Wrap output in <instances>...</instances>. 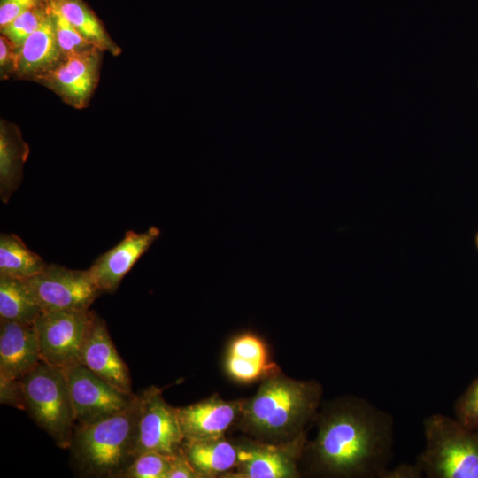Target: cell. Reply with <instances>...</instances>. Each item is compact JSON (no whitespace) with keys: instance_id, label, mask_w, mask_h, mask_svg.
I'll use <instances>...</instances> for the list:
<instances>
[{"instance_id":"obj_3","label":"cell","mask_w":478,"mask_h":478,"mask_svg":"<svg viewBox=\"0 0 478 478\" xmlns=\"http://www.w3.org/2000/svg\"><path fill=\"white\" fill-rule=\"evenodd\" d=\"M140 397L121 412L75 427L71 449L78 467L96 477H119L133 460Z\"/></svg>"},{"instance_id":"obj_4","label":"cell","mask_w":478,"mask_h":478,"mask_svg":"<svg viewBox=\"0 0 478 478\" xmlns=\"http://www.w3.org/2000/svg\"><path fill=\"white\" fill-rule=\"evenodd\" d=\"M425 444L418 455L428 478H478V430L457 418L433 413L423 420Z\"/></svg>"},{"instance_id":"obj_8","label":"cell","mask_w":478,"mask_h":478,"mask_svg":"<svg viewBox=\"0 0 478 478\" xmlns=\"http://www.w3.org/2000/svg\"><path fill=\"white\" fill-rule=\"evenodd\" d=\"M306 443V433L281 442L269 443L245 438L235 443L236 466L225 477L294 478L299 476L298 462Z\"/></svg>"},{"instance_id":"obj_32","label":"cell","mask_w":478,"mask_h":478,"mask_svg":"<svg viewBox=\"0 0 478 478\" xmlns=\"http://www.w3.org/2000/svg\"><path fill=\"white\" fill-rule=\"evenodd\" d=\"M476 246H477V249H478V234L476 235Z\"/></svg>"},{"instance_id":"obj_12","label":"cell","mask_w":478,"mask_h":478,"mask_svg":"<svg viewBox=\"0 0 478 478\" xmlns=\"http://www.w3.org/2000/svg\"><path fill=\"white\" fill-rule=\"evenodd\" d=\"M78 362L118 389L133 394L128 368L112 341L105 321L96 312Z\"/></svg>"},{"instance_id":"obj_13","label":"cell","mask_w":478,"mask_h":478,"mask_svg":"<svg viewBox=\"0 0 478 478\" xmlns=\"http://www.w3.org/2000/svg\"><path fill=\"white\" fill-rule=\"evenodd\" d=\"M243 404L244 399L225 400L214 394L177 408L184 440L225 436L227 430L240 418Z\"/></svg>"},{"instance_id":"obj_7","label":"cell","mask_w":478,"mask_h":478,"mask_svg":"<svg viewBox=\"0 0 478 478\" xmlns=\"http://www.w3.org/2000/svg\"><path fill=\"white\" fill-rule=\"evenodd\" d=\"M94 312L42 311L35 321L41 359L66 368L79 360Z\"/></svg>"},{"instance_id":"obj_24","label":"cell","mask_w":478,"mask_h":478,"mask_svg":"<svg viewBox=\"0 0 478 478\" xmlns=\"http://www.w3.org/2000/svg\"><path fill=\"white\" fill-rule=\"evenodd\" d=\"M173 456L146 451L136 456L121 472L124 478H167Z\"/></svg>"},{"instance_id":"obj_19","label":"cell","mask_w":478,"mask_h":478,"mask_svg":"<svg viewBox=\"0 0 478 478\" xmlns=\"http://www.w3.org/2000/svg\"><path fill=\"white\" fill-rule=\"evenodd\" d=\"M29 147L19 127L5 120L0 124V197L6 204L19 188Z\"/></svg>"},{"instance_id":"obj_28","label":"cell","mask_w":478,"mask_h":478,"mask_svg":"<svg viewBox=\"0 0 478 478\" xmlns=\"http://www.w3.org/2000/svg\"><path fill=\"white\" fill-rule=\"evenodd\" d=\"M42 1L44 0H0V28Z\"/></svg>"},{"instance_id":"obj_25","label":"cell","mask_w":478,"mask_h":478,"mask_svg":"<svg viewBox=\"0 0 478 478\" xmlns=\"http://www.w3.org/2000/svg\"><path fill=\"white\" fill-rule=\"evenodd\" d=\"M50 5L57 40L64 55L83 52L97 48L85 39L58 11L50 4Z\"/></svg>"},{"instance_id":"obj_18","label":"cell","mask_w":478,"mask_h":478,"mask_svg":"<svg viewBox=\"0 0 478 478\" xmlns=\"http://www.w3.org/2000/svg\"><path fill=\"white\" fill-rule=\"evenodd\" d=\"M181 450L199 478L225 477L238 460L236 444L225 436L204 440H183Z\"/></svg>"},{"instance_id":"obj_9","label":"cell","mask_w":478,"mask_h":478,"mask_svg":"<svg viewBox=\"0 0 478 478\" xmlns=\"http://www.w3.org/2000/svg\"><path fill=\"white\" fill-rule=\"evenodd\" d=\"M139 397L133 459L146 451L174 456L184 440L178 409L167 404L162 389L155 386L146 389Z\"/></svg>"},{"instance_id":"obj_6","label":"cell","mask_w":478,"mask_h":478,"mask_svg":"<svg viewBox=\"0 0 478 478\" xmlns=\"http://www.w3.org/2000/svg\"><path fill=\"white\" fill-rule=\"evenodd\" d=\"M42 311H87L102 294L89 269L73 270L57 264L23 280Z\"/></svg>"},{"instance_id":"obj_23","label":"cell","mask_w":478,"mask_h":478,"mask_svg":"<svg viewBox=\"0 0 478 478\" xmlns=\"http://www.w3.org/2000/svg\"><path fill=\"white\" fill-rule=\"evenodd\" d=\"M50 0L42 1L25 11L4 27L1 35L6 37L16 49L33 34L50 13Z\"/></svg>"},{"instance_id":"obj_16","label":"cell","mask_w":478,"mask_h":478,"mask_svg":"<svg viewBox=\"0 0 478 478\" xmlns=\"http://www.w3.org/2000/svg\"><path fill=\"white\" fill-rule=\"evenodd\" d=\"M64 56L57 40L50 10L41 26L16 49V68L13 76L35 81L53 70Z\"/></svg>"},{"instance_id":"obj_29","label":"cell","mask_w":478,"mask_h":478,"mask_svg":"<svg viewBox=\"0 0 478 478\" xmlns=\"http://www.w3.org/2000/svg\"><path fill=\"white\" fill-rule=\"evenodd\" d=\"M16 68V48L4 35L0 37V74L2 79L14 75Z\"/></svg>"},{"instance_id":"obj_11","label":"cell","mask_w":478,"mask_h":478,"mask_svg":"<svg viewBox=\"0 0 478 478\" xmlns=\"http://www.w3.org/2000/svg\"><path fill=\"white\" fill-rule=\"evenodd\" d=\"M103 52L94 48L66 54L53 70L35 81L52 90L66 104L76 109L85 108L98 82Z\"/></svg>"},{"instance_id":"obj_22","label":"cell","mask_w":478,"mask_h":478,"mask_svg":"<svg viewBox=\"0 0 478 478\" xmlns=\"http://www.w3.org/2000/svg\"><path fill=\"white\" fill-rule=\"evenodd\" d=\"M42 312L23 280L0 275V320L35 323Z\"/></svg>"},{"instance_id":"obj_10","label":"cell","mask_w":478,"mask_h":478,"mask_svg":"<svg viewBox=\"0 0 478 478\" xmlns=\"http://www.w3.org/2000/svg\"><path fill=\"white\" fill-rule=\"evenodd\" d=\"M73 402L76 426L90 424L124 410L135 397L108 383L76 362L63 368Z\"/></svg>"},{"instance_id":"obj_17","label":"cell","mask_w":478,"mask_h":478,"mask_svg":"<svg viewBox=\"0 0 478 478\" xmlns=\"http://www.w3.org/2000/svg\"><path fill=\"white\" fill-rule=\"evenodd\" d=\"M225 369L231 379L240 383L254 382L280 370L270 360L265 341L252 332L240 333L231 340Z\"/></svg>"},{"instance_id":"obj_15","label":"cell","mask_w":478,"mask_h":478,"mask_svg":"<svg viewBox=\"0 0 478 478\" xmlns=\"http://www.w3.org/2000/svg\"><path fill=\"white\" fill-rule=\"evenodd\" d=\"M41 361L35 323L0 320V377L21 380Z\"/></svg>"},{"instance_id":"obj_20","label":"cell","mask_w":478,"mask_h":478,"mask_svg":"<svg viewBox=\"0 0 478 478\" xmlns=\"http://www.w3.org/2000/svg\"><path fill=\"white\" fill-rule=\"evenodd\" d=\"M50 2L93 45L114 56L120 53V48L112 41L102 21L83 0Z\"/></svg>"},{"instance_id":"obj_21","label":"cell","mask_w":478,"mask_h":478,"mask_svg":"<svg viewBox=\"0 0 478 478\" xmlns=\"http://www.w3.org/2000/svg\"><path fill=\"white\" fill-rule=\"evenodd\" d=\"M47 263L15 234L0 235V275L27 280L42 272Z\"/></svg>"},{"instance_id":"obj_5","label":"cell","mask_w":478,"mask_h":478,"mask_svg":"<svg viewBox=\"0 0 478 478\" xmlns=\"http://www.w3.org/2000/svg\"><path fill=\"white\" fill-rule=\"evenodd\" d=\"M20 382L25 410L58 447L70 448L76 421L63 368L41 361Z\"/></svg>"},{"instance_id":"obj_27","label":"cell","mask_w":478,"mask_h":478,"mask_svg":"<svg viewBox=\"0 0 478 478\" xmlns=\"http://www.w3.org/2000/svg\"><path fill=\"white\" fill-rule=\"evenodd\" d=\"M0 401L2 404L25 410L20 380L0 377Z\"/></svg>"},{"instance_id":"obj_1","label":"cell","mask_w":478,"mask_h":478,"mask_svg":"<svg viewBox=\"0 0 478 478\" xmlns=\"http://www.w3.org/2000/svg\"><path fill=\"white\" fill-rule=\"evenodd\" d=\"M317 434L303 457L311 474L380 478L394 455V420L369 400L345 395L326 402L315 418Z\"/></svg>"},{"instance_id":"obj_30","label":"cell","mask_w":478,"mask_h":478,"mask_svg":"<svg viewBox=\"0 0 478 478\" xmlns=\"http://www.w3.org/2000/svg\"><path fill=\"white\" fill-rule=\"evenodd\" d=\"M167 478H199L197 473L184 455L181 447L173 457L172 466Z\"/></svg>"},{"instance_id":"obj_2","label":"cell","mask_w":478,"mask_h":478,"mask_svg":"<svg viewBox=\"0 0 478 478\" xmlns=\"http://www.w3.org/2000/svg\"><path fill=\"white\" fill-rule=\"evenodd\" d=\"M322 395V386L317 381L296 380L278 370L261 380L252 397L244 399L235 425L256 440H291L315 420Z\"/></svg>"},{"instance_id":"obj_14","label":"cell","mask_w":478,"mask_h":478,"mask_svg":"<svg viewBox=\"0 0 478 478\" xmlns=\"http://www.w3.org/2000/svg\"><path fill=\"white\" fill-rule=\"evenodd\" d=\"M159 235L156 227L143 232L129 230L118 244L99 256L89 269L102 293L114 292Z\"/></svg>"},{"instance_id":"obj_26","label":"cell","mask_w":478,"mask_h":478,"mask_svg":"<svg viewBox=\"0 0 478 478\" xmlns=\"http://www.w3.org/2000/svg\"><path fill=\"white\" fill-rule=\"evenodd\" d=\"M454 413L464 425L478 430V377L458 397Z\"/></svg>"},{"instance_id":"obj_31","label":"cell","mask_w":478,"mask_h":478,"mask_svg":"<svg viewBox=\"0 0 478 478\" xmlns=\"http://www.w3.org/2000/svg\"><path fill=\"white\" fill-rule=\"evenodd\" d=\"M424 477L422 469L419 464L401 463L392 468L387 467L380 475V478H421Z\"/></svg>"}]
</instances>
